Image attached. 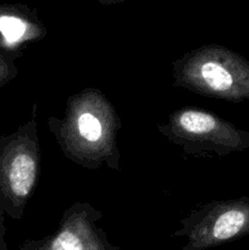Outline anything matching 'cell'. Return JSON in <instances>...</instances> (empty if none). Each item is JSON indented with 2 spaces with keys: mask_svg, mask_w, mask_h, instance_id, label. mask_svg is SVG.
<instances>
[{
  "mask_svg": "<svg viewBox=\"0 0 249 250\" xmlns=\"http://www.w3.org/2000/svg\"><path fill=\"white\" fill-rule=\"evenodd\" d=\"M46 126L66 159L88 170L120 168L117 134L121 119L106 95L85 87L70 95L61 117L50 116Z\"/></svg>",
  "mask_w": 249,
  "mask_h": 250,
  "instance_id": "obj_1",
  "label": "cell"
},
{
  "mask_svg": "<svg viewBox=\"0 0 249 250\" xmlns=\"http://www.w3.org/2000/svg\"><path fill=\"white\" fill-rule=\"evenodd\" d=\"M173 87L231 103L249 102V61L220 44L187 51L172 62Z\"/></svg>",
  "mask_w": 249,
  "mask_h": 250,
  "instance_id": "obj_2",
  "label": "cell"
},
{
  "mask_svg": "<svg viewBox=\"0 0 249 250\" xmlns=\"http://www.w3.org/2000/svg\"><path fill=\"white\" fill-rule=\"evenodd\" d=\"M37 111L34 104L28 121L12 133L0 136V208L14 220L23 216L41 175Z\"/></svg>",
  "mask_w": 249,
  "mask_h": 250,
  "instance_id": "obj_3",
  "label": "cell"
},
{
  "mask_svg": "<svg viewBox=\"0 0 249 250\" xmlns=\"http://www.w3.org/2000/svg\"><path fill=\"white\" fill-rule=\"evenodd\" d=\"M158 131L186 155L194 158L219 156L249 149V132L214 112L195 107H181L168 115Z\"/></svg>",
  "mask_w": 249,
  "mask_h": 250,
  "instance_id": "obj_4",
  "label": "cell"
},
{
  "mask_svg": "<svg viewBox=\"0 0 249 250\" xmlns=\"http://www.w3.org/2000/svg\"><path fill=\"white\" fill-rule=\"evenodd\" d=\"M249 236V197L212 200L192 210L172 237L186 238L180 250H208Z\"/></svg>",
  "mask_w": 249,
  "mask_h": 250,
  "instance_id": "obj_5",
  "label": "cell"
},
{
  "mask_svg": "<svg viewBox=\"0 0 249 250\" xmlns=\"http://www.w3.org/2000/svg\"><path fill=\"white\" fill-rule=\"evenodd\" d=\"M104 214L88 202H76L63 211L53 233L27 239L20 250H120L98 225Z\"/></svg>",
  "mask_w": 249,
  "mask_h": 250,
  "instance_id": "obj_6",
  "label": "cell"
},
{
  "mask_svg": "<svg viewBox=\"0 0 249 250\" xmlns=\"http://www.w3.org/2000/svg\"><path fill=\"white\" fill-rule=\"evenodd\" d=\"M48 29L36 11L28 7L0 10V48L22 55L26 45L45 38Z\"/></svg>",
  "mask_w": 249,
  "mask_h": 250,
  "instance_id": "obj_7",
  "label": "cell"
},
{
  "mask_svg": "<svg viewBox=\"0 0 249 250\" xmlns=\"http://www.w3.org/2000/svg\"><path fill=\"white\" fill-rule=\"evenodd\" d=\"M20 54L9 53L0 48V89L11 82L19 75V68L16 66V60Z\"/></svg>",
  "mask_w": 249,
  "mask_h": 250,
  "instance_id": "obj_8",
  "label": "cell"
},
{
  "mask_svg": "<svg viewBox=\"0 0 249 250\" xmlns=\"http://www.w3.org/2000/svg\"><path fill=\"white\" fill-rule=\"evenodd\" d=\"M5 212L4 210L0 208V250H7V244L5 241V236H6V227H5Z\"/></svg>",
  "mask_w": 249,
  "mask_h": 250,
  "instance_id": "obj_9",
  "label": "cell"
},
{
  "mask_svg": "<svg viewBox=\"0 0 249 250\" xmlns=\"http://www.w3.org/2000/svg\"><path fill=\"white\" fill-rule=\"evenodd\" d=\"M99 4L102 5H116V4H121V2L127 1V0H98Z\"/></svg>",
  "mask_w": 249,
  "mask_h": 250,
  "instance_id": "obj_10",
  "label": "cell"
}]
</instances>
